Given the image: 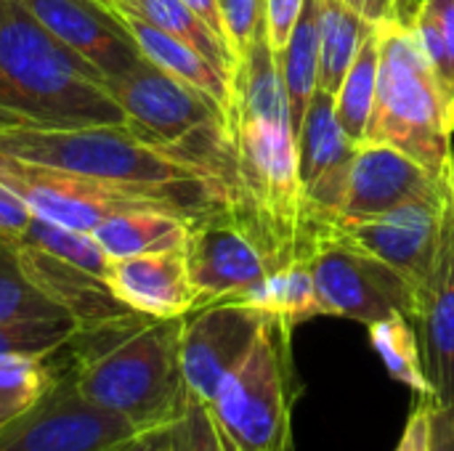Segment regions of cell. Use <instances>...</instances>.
Here are the masks:
<instances>
[{
  "label": "cell",
  "instance_id": "6da1fadb",
  "mask_svg": "<svg viewBox=\"0 0 454 451\" xmlns=\"http://www.w3.org/2000/svg\"><path fill=\"white\" fill-rule=\"evenodd\" d=\"M231 128L237 146V199L231 205L261 229L282 263L311 260L333 242V231L306 207L295 125L266 29L239 58Z\"/></svg>",
  "mask_w": 454,
  "mask_h": 451
},
{
  "label": "cell",
  "instance_id": "7a4b0ae2",
  "mask_svg": "<svg viewBox=\"0 0 454 451\" xmlns=\"http://www.w3.org/2000/svg\"><path fill=\"white\" fill-rule=\"evenodd\" d=\"M0 152L152 199L192 223L234 202L218 175L136 138L128 128H0Z\"/></svg>",
  "mask_w": 454,
  "mask_h": 451
},
{
  "label": "cell",
  "instance_id": "3957f363",
  "mask_svg": "<svg viewBox=\"0 0 454 451\" xmlns=\"http://www.w3.org/2000/svg\"><path fill=\"white\" fill-rule=\"evenodd\" d=\"M181 327L184 316L130 314L96 330H77L64 354L80 393L136 431L170 425L189 401L178 354Z\"/></svg>",
  "mask_w": 454,
  "mask_h": 451
},
{
  "label": "cell",
  "instance_id": "277c9868",
  "mask_svg": "<svg viewBox=\"0 0 454 451\" xmlns=\"http://www.w3.org/2000/svg\"><path fill=\"white\" fill-rule=\"evenodd\" d=\"M125 128L106 77L43 29L19 0H0V128Z\"/></svg>",
  "mask_w": 454,
  "mask_h": 451
},
{
  "label": "cell",
  "instance_id": "5b68a950",
  "mask_svg": "<svg viewBox=\"0 0 454 451\" xmlns=\"http://www.w3.org/2000/svg\"><path fill=\"white\" fill-rule=\"evenodd\" d=\"M380 66L367 138L396 146L442 181L454 178V120L407 19L375 24Z\"/></svg>",
  "mask_w": 454,
  "mask_h": 451
},
{
  "label": "cell",
  "instance_id": "8992f818",
  "mask_svg": "<svg viewBox=\"0 0 454 451\" xmlns=\"http://www.w3.org/2000/svg\"><path fill=\"white\" fill-rule=\"evenodd\" d=\"M106 85L136 138L210 170L237 199L234 128L210 96L146 58Z\"/></svg>",
  "mask_w": 454,
  "mask_h": 451
},
{
  "label": "cell",
  "instance_id": "52a82bcc",
  "mask_svg": "<svg viewBox=\"0 0 454 451\" xmlns=\"http://www.w3.org/2000/svg\"><path fill=\"white\" fill-rule=\"evenodd\" d=\"M301 393L293 330L266 319L250 354L221 383L207 409L237 451H293V412Z\"/></svg>",
  "mask_w": 454,
  "mask_h": 451
},
{
  "label": "cell",
  "instance_id": "ba28073f",
  "mask_svg": "<svg viewBox=\"0 0 454 451\" xmlns=\"http://www.w3.org/2000/svg\"><path fill=\"white\" fill-rule=\"evenodd\" d=\"M184 253L197 292V308L239 300L271 271L285 266L261 229L234 205L197 218L189 226Z\"/></svg>",
  "mask_w": 454,
  "mask_h": 451
},
{
  "label": "cell",
  "instance_id": "9c48e42d",
  "mask_svg": "<svg viewBox=\"0 0 454 451\" xmlns=\"http://www.w3.org/2000/svg\"><path fill=\"white\" fill-rule=\"evenodd\" d=\"M136 433L128 420L90 404L64 364L35 407L0 423V451H112Z\"/></svg>",
  "mask_w": 454,
  "mask_h": 451
},
{
  "label": "cell",
  "instance_id": "30bf717a",
  "mask_svg": "<svg viewBox=\"0 0 454 451\" xmlns=\"http://www.w3.org/2000/svg\"><path fill=\"white\" fill-rule=\"evenodd\" d=\"M311 271L325 316H340L364 327L391 316H415L418 287L380 258L346 245L327 242L311 255Z\"/></svg>",
  "mask_w": 454,
  "mask_h": 451
},
{
  "label": "cell",
  "instance_id": "8fae6325",
  "mask_svg": "<svg viewBox=\"0 0 454 451\" xmlns=\"http://www.w3.org/2000/svg\"><path fill=\"white\" fill-rule=\"evenodd\" d=\"M452 189L454 183L439 197L407 202L380 215H367V218L340 215L333 223V239L354 245L380 258L420 290L442 247L444 215Z\"/></svg>",
  "mask_w": 454,
  "mask_h": 451
},
{
  "label": "cell",
  "instance_id": "7c38bea8",
  "mask_svg": "<svg viewBox=\"0 0 454 451\" xmlns=\"http://www.w3.org/2000/svg\"><path fill=\"white\" fill-rule=\"evenodd\" d=\"M269 316L239 300L194 308L181 327V375L192 399L210 407L221 383L250 354Z\"/></svg>",
  "mask_w": 454,
  "mask_h": 451
},
{
  "label": "cell",
  "instance_id": "4fadbf2b",
  "mask_svg": "<svg viewBox=\"0 0 454 451\" xmlns=\"http://www.w3.org/2000/svg\"><path fill=\"white\" fill-rule=\"evenodd\" d=\"M0 181L29 207L32 218H43L88 234L114 213L138 210V207H162L152 199H141L43 165H29L3 152H0Z\"/></svg>",
  "mask_w": 454,
  "mask_h": 451
},
{
  "label": "cell",
  "instance_id": "5bb4252c",
  "mask_svg": "<svg viewBox=\"0 0 454 451\" xmlns=\"http://www.w3.org/2000/svg\"><path fill=\"white\" fill-rule=\"evenodd\" d=\"M295 141L306 207L317 223L333 231V223L343 213L356 144L343 133L335 114V96L325 88H317L311 96L303 122L295 130Z\"/></svg>",
  "mask_w": 454,
  "mask_h": 451
},
{
  "label": "cell",
  "instance_id": "9a60e30c",
  "mask_svg": "<svg viewBox=\"0 0 454 451\" xmlns=\"http://www.w3.org/2000/svg\"><path fill=\"white\" fill-rule=\"evenodd\" d=\"M59 43L82 56L106 80L144 61L125 21L98 0H19Z\"/></svg>",
  "mask_w": 454,
  "mask_h": 451
},
{
  "label": "cell",
  "instance_id": "2e32d148",
  "mask_svg": "<svg viewBox=\"0 0 454 451\" xmlns=\"http://www.w3.org/2000/svg\"><path fill=\"white\" fill-rule=\"evenodd\" d=\"M454 178L442 181L428 173L410 154L399 152L388 144L362 141L356 144V154L348 173V189L343 213L348 218L380 215L407 202L431 199L444 194Z\"/></svg>",
  "mask_w": 454,
  "mask_h": 451
},
{
  "label": "cell",
  "instance_id": "e0dca14e",
  "mask_svg": "<svg viewBox=\"0 0 454 451\" xmlns=\"http://www.w3.org/2000/svg\"><path fill=\"white\" fill-rule=\"evenodd\" d=\"M412 324L420 338L434 401L454 404V189L444 215L442 247L428 279L418 290Z\"/></svg>",
  "mask_w": 454,
  "mask_h": 451
},
{
  "label": "cell",
  "instance_id": "ac0fdd59",
  "mask_svg": "<svg viewBox=\"0 0 454 451\" xmlns=\"http://www.w3.org/2000/svg\"><path fill=\"white\" fill-rule=\"evenodd\" d=\"M19 263L27 274V279L56 306L64 311L67 319L74 322L77 330H96L104 324H112L122 316H130V311L109 287L106 276H98L93 271H85L74 263H67L27 239L16 242Z\"/></svg>",
  "mask_w": 454,
  "mask_h": 451
},
{
  "label": "cell",
  "instance_id": "d6986e66",
  "mask_svg": "<svg viewBox=\"0 0 454 451\" xmlns=\"http://www.w3.org/2000/svg\"><path fill=\"white\" fill-rule=\"evenodd\" d=\"M106 282L130 311L152 319H181L197 308L184 250L112 258Z\"/></svg>",
  "mask_w": 454,
  "mask_h": 451
},
{
  "label": "cell",
  "instance_id": "ffe728a7",
  "mask_svg": "<svg viewBox=\"0 0 454 451\" xmlns=\"http://www.w3.org/2000/svg\"><path fill=\"white\" fill-rule=\"evenodd\" d=\"M112 11L125 21V27L130 29V35H133V40H136V45L146 61H152L154 66L165 69L168 74H173V77L184 80L186 85L210 96L231 120V114H234V80L223 69H218L197 48H192L184 40L162 32L160 27L144 21L141 16L120 11V8H112Z\"/></svg>",
  "mask_w": 454,
  "mask_h": 451
},
{
  "label": "cell",
  "instance_id": "44dd1931",
  "mask_svg": "<svg viewBox=\"0 0 454 451\" xmlns=\"http://www.w3.org/2000/svg\"><path fill=\"white\" fill-rule=\"evenodd\" d=\"M192 221L162 207L122 210L104 218L90 237L109 258H133L149 253L186 250Z\"/></svg>",
  "mask_w": 454,
  "mask_h": 451
},
{
  "label": "cell",
  "instance_id": "7402d4cb",
  "mask_svg": "<svg viewBox=\"0 0 454 451\" xmlns=\"http://www.w3.org/2000/svg\"><path fill=\"white\" fill-rule=\"evenodd\" d=\"M239 303L255 308L258 314L287 324L290 330L325 316L317 282L309 260H293L271 271L255 290H250Z\"/></svg>",
  "mask_w": 454,
  "mask_h": 451
},
{
  "label": "cell",
  "instance_id": "603a6c76",
  "mask_svg": "<svg viewBox=\"0 0 454 451\" xmlns=\"http://www.w3.org/2000/svg\"><path fill=\"white\" fill-rule=\"evenodd\" d=\"M319 21V88L338 93L362 43L375 29L372 21L338 0H317Z\"/></svg>",
  "mask_w": 454,
  "mask_h": 451
},
{
  "label": "cell",
  "instance_id": "cb8c5ba5",
  "mask_svg": "<svg viewBox=\"0 0 454 451\" xmlns=\"http://www.w3.org/2000/svg\"><path fill=\"white\" fill-rule=\"evenodd\" d=\"M277 56L279 74L285 82L290 117L295 130L303 122L306 106L319 88V21H317V0H306L303 11L295 21V29L285 48Z\"/></svg>",
  "mask_w": 454,
  "mask_h": 451
},
{
  "label": "cell",
  "instance_id": "d4e9b609",
  "mask_svg": "<svg viewBox=\"0 0 454 451\" xmlns=\"http://www.w3.org/2000/svg\"><path fill=\"white\" fill-rule=\"evenodd\" d=\"M120 11L136 13L144 21L160 27L162 32L184 40L186 45L197 48L202 56H207L218 69H223L231 80L237 74V56L229 48V43L215 35L184 0H125L120 5H114Z\"/></svg>",
  "mask_w": 454,
  "mask_h": 451
},
{
  "label": "cell",
  "instance_id": "484cf974",
  "mask_svg": "<svg viewBox=\"0 0 454 451\" xmlns=\"http://www.w3.org/2000/svg\"><path fill=\"white\" fill-rule=\"evenodd\" d=\"M367 330H370V343L380 356L386 372L396 383L407 385L418 399H434V388L423 364L420 338L412 319L404 314H391L370 324Z\"/></svg>",
  "mask_w": 454,
  "mask_h": 451
},
{
  "label": "cell",
  "instance_id": "4316f807",
  "mask_svg": "<svg viewBox=\"0 0 454 451\" xmlns=\"http://www.w3.org/2000/svg\"><path fill=\"white\" fill-rule=\"evenodd\" d=\"M378 66H380V48H378V29H372L335 93L338 122L354 144H362L367 138V122L378 93Z\"/></svg>",
  "mask_w": 454,
  "mask_h": 451
},
{
  "label": "cell",
  "instance_id": "83f0119b",
  "mask_svg": "<svg viewBox=\"0 0 454 451\" xmlns=\"http://www.w3.org/2000/svg\"><path fill=\"white\" fill-rule=\"evenodd\" d=\"M410 27L439 80L447 112L454 120V0L418 3Z\"/></svg>",
  "mask_w": 454,
  "mask_h": 451
},
{
  "label": "cell",
  "instance_id": "f1b7e54d",
  "mask_svg": "<svg viewBox=\"0 0 454 451\" xmlns=\"http://www.w3.org/2000/svg\"><path fill=\"white\" fill-rule=\"evenodd\" d=\"M51 356L40 354H0V423H8L35 407L56 375Z\"/></svg>",
  "mask_w": 454,
  "mask_h": 451
},
{
  "label": "cell",
  "instance_id": "f546056e",
  "mask_svg": "<svg viewBox=\"0 0 454 451\" xmlns=\"http://www.w3.org/2000/svg\"><path fill=\"white\" fill-rule=\"evenodd\" d=\"M45 319H67V316L27 279L16 255V242L0 237V324L45 322Z\"/></svg>",
  "mask_w": 454,
  "mask_h": 451
},
{
  "label": "cell",
  "instance_id": "4dcf8cb0",
  "mask_svg": "<svg viewBox=\"0 0 454 451\" xmlns=\"http://www.w3.org/2000/svg\"><path fill=\"white\" fill-rule=\"evenodd\" d=\"M24 239L67 263H74L85 271H93L98 276H106L109 271V255L101 250V245L88 234V231H77V229H67L43 218H32L29 229L24 234Z\"/></svg>",
  "mask_w": 454,
  "mask_h": 451
},
{
  "label": "cell",
  "instance_id": "1f68e13d",
  "mask_svg": "<svg viewBox=\"0 0 454 451\" xmlns=\"http://www.w3.org/2000/svg\"><path fill=\"white\" fill-rule=\"evenodd\" d=\"M74 332H77V327L69 319L0 324V354L21 351V354L51 356V354L61 351L72 340Z\"/></svg>",
  "mask_w": 454,
  "mask_h": 451
},
{
  "label": "cell",
  "instance_id": "d6a6232c",
  "mask_svg": "<svg viewBox=\"0 0 454 451\" xmlns=\"http://www.w3.org/2000/svg\"><path fill=\"white\" fill-rule=\"evenodd\" d=\"M170 451H226L223 436L202 401L189 396L184 412L170 423Z\"/></svg>",
  "mask_w": 454,
  "mask_h": 451
},
{
  "label": "cell",
  "instance_id": "836d02e7",
  "mask_svg": "<svg viewBox=\"0 0 454 451\" xmlns=\"http://www.w3.org/2000/svg\"><path fill=\"white\" fill-rule=\"evenodd\" d=\"M218 3H221L226 40L239 61L242 53L263 29V0H218Z\"/></svg>",
  "mask_w": 454,
  "mask_h": 451
},
{
  "label": "cell",
  "instance_id": "e575fe53",
  "mask_svg": "<svg viewBox=\"0 0 454 451\" xmlns=\"http://www.w3.org/2000/svg\"><path fill=\"white\" fill-rule=\"evenodd\" d=\"M303 3L306 0H263V29L274 53H279L290 40Z\"/></svg>",
  "mask_w": 454,
  "mask_h": 451
},
{
  "label": "cell",
  "instance_id": "d590c367",
  "mask_svg": "<svg viewBox=\"0 0 454 451\" xmlns=\"http://www.w3.org/2000/svg\"><path fill=\"white\" fill-rule=\"evenodd\" d=\"M29 221H32L29 207L0 181V237L11 242L24 239Z\"/></svg>",
  "mask_w": 454,
  "mask_h": 451
},
{
  "label": "cell",
  "instance_id": "8d00e7d4",
  "mask_svg": "<svg viewBox=\"0 0 454 451\" xmlns=\"http://www.w3.org/2000/svg\"><path fill=\"white\" fill-rule=\"evenodd\" d=\"M428 431H431V399H418L410 409L407 425L394 451H428Z\"/></svg>",
  "mask_w": 454,
  "mask_h": 451
},
{
  "label": "cell",
  "instance_id": "74e56055",
  "mask_svg": "<svg viewBox=\"0 0 454 451\" xmlns=\"http://www.w3.org/2000/svg\"><path fill=\"white\" fill-rule=\"evenodd\" d=\"M343 5H348L351 11H356L359 16H364L372 24L388 21V19H407L412 16V0H338Z\"/></svg>",
  "mask_w": 454,
  "mask_h": 451
},
{
  "label": "cell",
  "instance_id": "f35d334b",
  "mask_svg": "<svg viewBox=\"0 0 454 451\" xmlns=\"http://www.w3.org/2000/svg\"><path fill=\"white\" fill-rule=\"evenodd\" d=\"M428 451H454V404H442L431 399Z\"/></svg>",
  "mask_w": 454,
  "mask_h": 451
},
{
  "label": "cell",
  "instance_id": "ab89813d",
  "mask_svg": "<svg viewBox=\"0 0 454 451\" xmlns=\"http://www.w3.org/2000/svg\"><path fill=\"white\" fill-rule=\"evenodd\" d=\"M112 451H170V425L138 431L136 436H130L128 441H122Z\"/></svg>",
  "mask_w": 454,
  "mask_h": 451
},
{
  "label": "cell",
  "instance_id": "60d3db41",
  "mask_svg": "<svg viewBox=\"0 0 454 451\" xmlns=\"http://www.w3.org/2000/svg\"><path fill=\"white\" fill-rule=\"evenodd\" d=\"M215 35H221L226 40V29H223V16H221V3L218 0H184ZM229 43V40H226ZM231 48V45H229Z\"/></svg>",
  "mask_w": 454,
  "mask_h": 451
},
{
  "label": "cell",
  "instance_id": "b9f144b4",
  "mask_svg": "<svg viewBox=\"0 0 454 451\" xmlns=\"http://www.w3.org/2000/svg\"><path fill=\"white\" fill-rule=\"evenodd\" d=\"M98 3H104V5H109V8H114V5H120V3H125V0H98Z\"/></svg>",
  "mask_w": 454,
  "mask_h": 451
},
{
  "label": "cell",
  "instance_id": "7bdbcfd3",
  "mask_svg": "<svg viewBox=\"0 0 454 451\" xmlns=\"http://www.w3.org/2000/svg\"><path fill=\"white\" fill-rule=\"evenodd\" d=\"M221 436H223V433H221ZM223 444H226V451H237L231 444H229V441H226V439H223Z\"/></svg>",
  "mask_w": 454,
  "mask_h": 451
}]
</instances>
